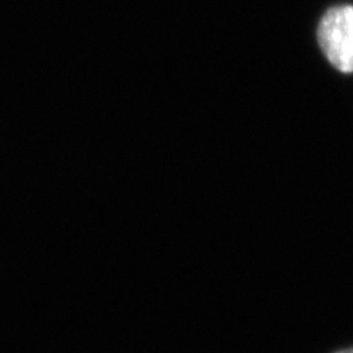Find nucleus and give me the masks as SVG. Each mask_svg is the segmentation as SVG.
I'll list each match as a JSON object with an SVG mask.
<instances>
[{"label": "nucleus", "mask_w": 353, "mask_h": 353, "mask_svg": "<svg viewBox=\"0 0 353 353\" xmlns=\"http://www.w3.org/2000/svg\"><path fill=\"white\" fill-rule=\"evenodd\" d=\"M318 43L328 62L341 72L353 68V9L350 5L328 9L318 27Z\"/></svg>", "instance_id": "nucleus-1"}, {"label": "nucleus", "mask_w": 353, "mask_h": 353, "mask_svg": "<svg viewBox=\"0 0 353 353\" xmlns=\"http://www.w3.org/2000/svg\"><path fill=\"white\" fill-rule=\"evenodd\" d=\"M333 353H353V350H352L350 346H347V347H343V349H339V350H336Z\"/></svg>", "instance_id": "nucleus-2"}]
</instances>
